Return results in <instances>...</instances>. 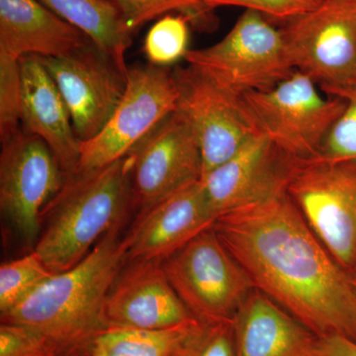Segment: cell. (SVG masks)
<instances>
[{
	"label": "cell",
	"instance_id": "26",
	"mask_svg": "<svg viewBox=\"0 0 356 356\" xmlns=\"http://www.w3.org/2000/svg\"><path fill=\"white\" fill-rule=\"evenodd\" d=\"M120 10L131 32L168 13H178L193 22L210 11L205 0H110Z\"/></svg>",
	"mask_w": 356,
	"mask_h": 356
},
{
	"label": "cell",
	"instance_id": "15",
	"mask_svg": "<svg viewBox=\"0 0 356 356\" xmlns=\"http://www.w3.org/2000/svg\"><path fill=\"white\" fill-rule=\"evenodd\" d=\"M217 218L202 181L187 185L139 212L124 238L127 261L163 262L212 228Z\"/></svg>",
	"mask_w": 356,
	"mask_h": 356
},
{
	"label": "cell",
	"instance_id": "13",
	"mask_svg": "<svg viewBox=\"0 0 356 356\" xmlns=\"http://www.w3.org/2000/svg\"><path fill=\"white\" fill-rule=\"evenodd\" d=\"M134 209H147L202 178L200 146L191 124L175 110L132 153Z\"/></svg>",
	"mask_w": 356,
	"mask_h": 356
},
{
	"label": "cell",
	"instance_id": "27",
	"mask_svg": "<svg viewBox=\"0 0 356 356\" xmlns=\"http://www.w3.org/2000/svg\"><path fill=\"white\" fill-rule=\"evenodd\" d=\"M172 356H236L233 321H198Z\"/></svg>",
	"mask_w": 356,
	"mask_h": 356
},
{
	"label": "cell",
	"instance_id": "7",
	"mask_svg": "<svg viewBox=\"0 0 356 356\" xmlns=\"http://www.w3.org/2000/svg\"><path fill=\"white\" fill-rule=\"evenodd\" d=\"M264 135L299 159L318 156L344 108V100L325 93L299 70L269 90L243 96Z\"/></svg>",
	"mask_w": 356,
	"mask_h": 356
},
{
	"label": "cell",
	"instance_id": "23",
	"mask_svg": "<svg viewBox=\"0 0 356 356\" xmlns=\"http://www.w3.org/2000/svg\"><path fill=\"white\" fill-rule=\"evenodd\" d=\"M187 16H163L153 25L145 39L144 51L149 64L168 67L188 53L189 29Z\"/></svg>",
	"mask_w": 356,
	"mask_h": 356
},
{
	"label": "cell",
	"instance_id": "10",
	"mask_svg": "<svg viewBox=\"0 0 356 356\" xmlns=\"http://www.w3.org/2000/svg\"><path fill=\"white\" fill-rule=\"evenodd\" d=\"M0 208L18 235L34 250L42 214L62 189L65 175L48 145L21 129L2 143Z\"/></svg>",
	"mask_w": 356,
	"mask_h": 356
},
{
	"label": "cell",
	"instance_id": "16",
	"mask_svg": "<svg viewBox=\"0 0 356 356\" xmlns=\"http://www.w3.org/2000/svg\"><path fill=\"white\" fill-rule=\"evenodd\" d=\"M193 320L159 261H132L117 276L104 305L107 329H165Z\"/></svg>",
	"mask_w": 356,
	"mask_h": 356
},
{
	"label": "cell",
	"instance_id": "9",
	"mask_svg": "<svg viewBox=\"0 0 356 356\" xmlns=\"http://www.w3.org/2000/svg\"><path fill=\"white\" fill-rule=\"evenodd\" d=\"M282 32L295 70L327 95L356 88V13L341 0H324Z\"/></svg>",
	"mask_w": 356,
	"mask_h": 356
},
{
	"label": "cell",
	"instance_id": "31",
	"mask_svg": "<svg viewBox=\"0 0 356 356\" xmlns=\"http://www.w3.org/2000/svg\"><path fill=\"white\" fill-rule=\"evenodd\" d=\"M341 2L353 13H356V0H341Z\"/></svg>",
	"mask_w": 356,
	"mask_h": 356
},
{
	"label": "cell",
	"instance_id": "33",
	"mask_svg": "<svg viewBox=\"0 0 356 356\" xmlns=\"http://www.w3.org/2000/svg\"><path fill=\"white\" fill-rule=\"evenodd\" d=\"M353 283H355V285L356 286V276H355V277L353 278Z\"/></svg>",
	"mask_w": 356,
	"mask_h": 356
},
{
	"label": "cell",
	"instance_id": "11",
	"mask_svg": "<svg viewBox=\"0 0 356 356\" xmlns=\"http://www.w3.org/2000/svg\"><path fill=\"white\" fill-rule=\"evenodd\" d=\"M173 72L178 88L177 110L197 138L203 177L262 132L243 97L220 88L189 65Z\"/></svg>",
	"mask_w": 356,
	"mask_h": 356
},
{
	"label": "cell",
	"instance_id": "25",
	"mask_svg": "<svg viewBox=\"0 0 356 356\" xmlns=\"http://www.w3.org/2000/svg\"><path fill=\"white\" fill-rule=\"evenodd\" d=\"M346 104L315 159L324 161H356V88L334 91Z\"/></svg>",
	"mask_w": 356,
	"mask_h": 356
},
{
	"label": "cell",
	"instance_id": "18",
	"mask_svg": "<svg viewBox=\"0 0 356 356\" xmlns=\"http://www.w3.org/2000/svg\"><path fill=\"white\" fill-rule=\"evenodd\" d=\"M233 323L236 356H313L318 339L257 289L243 302Z\"/></svg>",
	"mask_w": 356,
	"mask_h": 356
},
{
	"label": "cell",
	"instance_id": "3",
	"mask_svg": "<svg viewBox=\"0 0 356 356\" xmlns=\"http://www.w3.org/2000/svg\"><path fill=\"white\" fill-rule=\"evenodd\" d=\"M131 156L65 178L44 208L34 252L53 273L79 264L105 236L119 232L134 209Z\"/></svg>",
	"mask_w": 356,
	"mask_h": 356
},
{
	"label": "cell",
	"instance_id": "28",
	"mask_svg": "<svg viewBox=\"0 0 356 356\" xmlns=\"http://www.w3.org/2000/svg\"><path fill=\"white\" fill-rule=\"evenodd\" d=\"M0 356H67L65 351L41 332L19 324L0 325Z\"/></svg>",
	"mask_w": 356,
	"mask_h": 356
},
{
	"label": "cell",
	"instance_id": "6",
	"mask_svg": "<svg viewBox=\"0 0 356 356\" xmlns=\"http://www.w3.org/2000/svg\"><path fill=\"white\" fill-rule=\"evenodd\" d=\"M161 266L178 297L199 322L233 321L254 289L213 227L165 259Z\"/></svg>",
	"mask_w": 356,
	"mask_h": 356
},
{
	"label": "cell",
	"instance_id": "2",
	"mask_svg": "<svg viewBox=\"0 0 356 356\" xmlns=\"http://www.w3.org/2000/svg\"><path fill=\"white\" fill-rule=\"evenodd\" d=\"M125 261L124 238L112 232L76 266L53 274L1 315V323L32 327L50 337L67 356H76L107 329L105 302Z\"/></svg>",
	"mask_w": 356,
	"mask_h": 356
},
{
	"label": "cell",
	"instance_id": "24",
	"mask_svg": "<svg viewBox=\"0 0 356 356\" xmlns=\"http://www.w3.org/2000/svg\"><path fill=\"white\" fill-rule=\"evenodd\" d=\"M23 86L20 60L0 51V139L6 142L21 130Z\"/></svg>",
	"mask_w": 356,
	"mask_h": 356
},
{
	"label": "cell",
	"instance_id": "4",
	"mask_svg": "<svg viewBox=\"0 0 356 356\" xmlns=\"http://www.w3.org/2000/svg\"><path fill=\"white\" fill-rule=\"evenodd\" d=\"M184 58L220 88L241 97L269 90L295 72L282 29L252 10H245L221 41L189 50Z\"/></svg>",
	"mask_w": 356,
	"mask_h": 356
},
{
	"label": "cell",
	"instance_id": "20",
	"mask_svg": "<svg viewBox=\"0 0 356 356\" xmlns=\"http://www.w3.org/2000/svg\"><path fill=\"white\" fill-rule=\"evenodd\" d=\"M54 13L84 33L104 51L122 72L128 74L126 53L132 33L123 16L110 0H39Z\"/></svg>",
	"mask_w": 356,
	"mask_h": 356
},
{
	"label": "cell",
	"instance_id": "14",
	"mask_svg": "<svg viewBox=\"0 0 356 356\" xmlns=\"http://www.w3.org/2000/svg\"><path fill=\"white\" fill-rule=\"evenodd\" d=\"M299 161L261 134L201 181L219 216L287 194Z\"/></svg>",
	"mask_w": 356,
	"mask_h": 356
},
{
	"label": "cell",
	"instance_id": "32",
	"mask_svg": "<svg viewBox=\"0 0 356 356\" xmlns=\"http://www.w3.org/2000/svg\"><path fill=\"white\" fill-rule=\"evenodd\" d=\"M76 356H126V355H102V353H91V351L86 350L79 353Z\"/></svg>",
	"mask_w": 356,
	"mask_h": 356
},
{
	"label": "cell",
	"instance_id": "17",
	"mask_svg": "<svg viewBox=\"0 0 356 356\" xmlns=\"http://www.w3.org/2000/svg\"><path fill=\"white\" fill-rule=\"evenodd\" d=\"M23 130L38 136L56 156L65 178L79 170L81 140L57 84L36 56L20 58Z\"/></svg>",
	"mask_w": 356,
	"mask_h": 356
},
{
	"label": "cell",
	"instance_id": "30",
	"mask_svg": "<svg viewBox=\"0 0 356 356\" xmlns=\"http://www.w3.org/2000/svg\"><path fill=\"white\" fill-rule=\"evenodd\" d=\"M313 356H356V341L339 334L318 337Z\"/></svg>",
	"mask_w": 356,
	"mask_h": 356
},
{
	"label": "cell",
	"instance_id": "19",
	"mask_svg": "<svg viewBox=\"0 0 356 356\" xmlns=\"http://www.w3.org/2000/svg\"><path fill=\"white\" fill-rule=\"evenodd\" d=\"M90 42L39 0H0V51L11 57H64Z\"/></svg>",
	"mask_w": 356,
	"mask_h": 356
},
{
	"label": "cell",
	"instance_id": "29",
	"mask_svg": "<svg viewBox=\"0 0 356 356\" xmlns=\"http://www.w3.org/2000/svg\"><path fill=\"white\" fill-rule=\"evenodd\" d=\"M324 0H205L210 10L222 6L243 7L264 16L293 20L318 8Z\"/></svg>",
	"mask_w": 356,
	"mask_h": 356
},
{
	"label": "cell",
	"instance_id": "22",
	"mask_svg": "<svg viewBox=\"0 0 356 356\" xmlns=\"http://www.w3.org/2000/svg\"><path fill=\"white\" fill-rule=\"evenodd\" d=\"M53 273L36 252L0 266V313H8Z\"/></svg>",
	"mask_w": 356,
	"mask_h": 356
},
{
	"label": "cell",
	"instance_id": "1",
	"mask_svg": "<svg viewBox=\"0 0 356 356\" xmlns=\"http://www.w3.org/2000/svg\"><path fill=\"white\" fill-rule=\"evenodd\" d=\"M254 289L318 337L356 341V286L289 195L228 211L213 225Z\"/></svg>",
	"mask_w": 356,
	"mask_h": 356
},
{
	"label": "cell",
	"instance_id": "5",
	"mask_svg": "<svg viewBox=\"0 0 356 356\" xmlns=\"http://www.w3.org/2000/svg\"><path fill=\"white\" fill-rule=\"evenodd\" d=\"M332 259L356 276V161L300 159L287 191Z\"/></svg>",
	"mask_w": 356,
	"mask_h": 356
},
{
	"label": "cell",
	"instance_id": "21",
	"mask_svg": "<svg viewBox=\"0 0 356 356\" xmlns=\"http://www.w3.org/2000/svg\"><path fill=\"white\" fill-rule=\"evenodd\" d=\"M197 322L193 320L165 329L108 327L86 350L102 355L172 356Z\"/></svg>",
	"mask_w": 356,
	"mask_h": 356
},
{
	"label": "cell",
	"instance_id": "12",
	"mask_svg": "<svg viewBox=\"0 0 356 356\" xmlns=\"http://www.w3.org/2000/svg\"><path fill=\"white\" fill-rule=\"evenodd\" d=\"M38 58L64 98L77 138H95L120 102L128 74L93 42L64 57Z\"/></svg>",
	"mask_w": 356,
	"mask_h": 356
},
{
	"label": "cell",
	"instance_id": "8",
	"mask_svg": "<svg viewBox=\"0 0 356 356\" xmlns=\"http://www.w3.org/2000/svg\"><path fill=\"white\" fill-rule=\"evenodd\" d=\"M175 72L168 67H129L127 86L104 128L81 142L79 170L103 168L127 156L177 108Z\"/></svg>",
	"mask_w": 356,
	"mask_h": 356
}]
</instances>
